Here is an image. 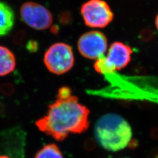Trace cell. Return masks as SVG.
<instances>
[{
    "instance_id": "e0dca14e",
    "label": "cell",
    "mask_w": 158,
    "mask_h": 158,
    "mask_svg": "<svg viewBox=\"0 0 158 158\" xmlns=\"http://www.w3.org/2000/svg\"><path fill=\"white\" fill-rule=\"evenodd\" d=\"M28 49L31 52H35L38 49V45L36 42L30 41L28 44Z\"/></svg>"
},
{
    "instance_id": "9a60e30c",
    "label": "cell",
    "mask_w": 158,
    "mask_h": 158,
    "mask_svg": "<svg viewBox=\"0 0 158 158\" xmlns=\"http://www.w3.org/2000/svg\"><path fill=\"white\" fill-rule=\"evenodd\" d=\"M85 148L87 151L93 150L95 148V143L91 139H88L85 142Z\"/></svg>"
},
{
    "instance_id": "2e32d148",
    "label": "cell",
    "mask_w": 158,
    "mask_h": 158,
    "mask_svg": "<svg viewBox=\"0 0 158 158\" xmlns=\"http://www.w3.org/2000/svg\"><path fill=\"white\" fill-rule=\"evenodd\" d=\"M70 16L69 15V14L68 12H64L62 14H61L60 19V22L66 23H69L70 21Z\"/></svg>"
},
{
    "instance_id": "ba28073f",
    "label": "cell",
    "mask_w": 158,
    "mask_h": 158,
    "mask_svg": "<svg viewBox=\"0 0 158 158\" xmlns=\"http://www.w3.org/2000/svg\"><path fill=\"white\" fill-rule=\"evenodd\" d=\"M26 133L22 129L14 128L4 134L6 152L12 158H23L25 153Z\"/></svg>"
},
{
    "instance_id": "30bf717a",
    "label": "cell",
    "mask_w": 158,
    "mask_h": 158,
    "mask_svg": "<svg viewBox=\"0 0 158 158\" xmlns=\"http://www.w3.org/2000/svg\"><path fill=\"white\" fill-rule=\"evenodd\" d=\"M16 58L10 49L0 46V76L11 73L16 68Z\"/></svg>"
},
{
    "instance_id": "7c38bea8",
    "label": "cell",
    "mask_w": 158,
    "mask_h": 158,
    "mask_svg": "<svg viewBox=\"0 0 158 158\" xmlns=\"http://www.w3.org/2000/svg\"><path fill=\"white\" fill-rule=\"evenodd\" d=\"M94 68L97 73L104 74L105 76L111 74L115 72L108 63L105 56L101 57L96 60Z\"/></svg>"
},
{
    "instance_id": "5b68a950",
    "label": "cell",
    "mask_w": 158,
    "mask_h": 158,
    "mask_svg": "<svg viewBox=\"0 0 158 158\" xmlns=\"http://www.w3.org/2000/svg\"><path fill=\"white\" fill-rule=\"evenodd\" d=\"M77 48L80 53L85 58L97 60L104 56L107 51V39L102 32L89 31L79 38Z\"/></svg>"
},
{
    "instance_id": "4fadbf2b",
    "label": "cell",
    "mask_w": 158,
    "mask_h": 158,
    "mask_svg": "<svg viewBox=\"0 0 158 158\" xmlns=\"http://www.w3.org/2000/svg\"><path fill=\"white\" fill-rule=\"evenodd\" d=\"M26 34L23 30H19L15 34L13 38V42L17 45H20L24 42Z\"/></svg>"
},
{
    "instance_id": "3957f363",
    "label": "cell",
    "mask_w": 158,
    "mask_h": 158,
    "mask_svg": "<svg viewBox=\"0 0 158 158\" xmlns=\"http://www.w3.org/2000/svg\"><path fill=\"white\" fill-rule=\"evenodd\" d=\"M44 62L52 73L61 75L70 71L74 64L72 48L67 44L58 42L51 45L46 51Z\"/></svg>"
},
{
    "instance_id": "6da1fadb",
    "label": "cell",
    "mask_w": 158,
    "mask_h": 158,
    "mask_svg": "<svg viewBox=\"0 0 158 158\" xmlns=\"http://www.w3.org/2000/svg\"><path fill=\"white\" fill-rule=\"evenodd\" d=\"M90 110L76 96L62 97L49 105L45 116L36 122L42 132L58 141L64 140L70 134H82L89 127Z\"/></svg>"
},
{
    "instance_id": "7a4b0ae2",
    "label": "cell",
    "mask_w": 158,
    "mask_h": 158,
    "mask_svg": "<svg viewBox=\"0 0 158 158\" xmlns=\"http://www.w3.org/2000/svg\"><path fill=\"white\" fill-rule=\"evenodd\" d=\"M94 136L102 148L110 152H118L130 145L132 131L130 124L123 117L109 113L97 121Z\"/></svg>"
},
{
    "instance_id": "9c48e42d",
    "label": "cell",
    "mask_w": 158,
    "mask_h": 158,
    "mask_svg": "<svg viewBox=\"0 0 158 158\" xmlns=\"http://www.w3.org/2000/svg\"><path fill=\"white\" fill-rule=\"evenodd\" d=\"M15 16L11 7L0 1V37L9 34L14 28Z\"/></svg>"
},
{
    "instance_id": "ffe728a7",
    "label": "cell",
    "mask_w": 158,
    "mask_h": 158,
    "mask_svg": "<svg viewBox=\"0 0 158 158\" xmlns=\"http://www.w3.org/2000/svg\"><path fill=\"white\" fill-rule=\"evenodd\" d=\"M0 158H11L10 156H6V155H1L0 156Z\"/></svg>"
},
{
    "instance_id": "52a82bcc",
    "label": "cell",
    "mask_w": 158,
    "mask_h": 158,
    "mask_svg": "<svg viewBox=\"0 0 158 158\" xmlns=\"http://www.w3.org/2000/svg\"><path fill=\"white\" fill-rule=\"evenodd\" d=\"M133 51L132 48L120 42L113 43L108 49L106 58L114 71L127 67L131 61Z\"/></svg>"
},
{
    "instance_id": "ac0fdd59",
    "label": "cell",
    "mask_w": 158,
    "mask_h": 158,
    "mask_svg": "<svg viewBox=\"0 0 158 158\" xmlns=\"http://www.w3.org/2000/svg\"><path fill=\"white\" fill-rule=\"evenodd\" d=\"M4 106L2 104H0V115H1L2 113H4Z\"/></svg>"
},
{
    "instance_id": "d6986e66",
    "label": "cell",
    "mask_w": 158,
    "mask_h": 158,
    "mask_svg": "<svg viewBox=\"0 0 158 158\" xmlns=\"http://www.w3.org/2000/svg\"><path fill=\"white\" fill-rule=\"evenodd\" d=\"M155 25H156V27L158 30V15H157V17L156 18V19H155Z\"/></svg>"
},
{
    "instance_id": "5bb4252c",
    "label": "cell",
    "mask_w": 158,
    "mask_h": 158,
    "mask_svg": "<svg viewBox=\"0 0 158 158\" xmlns=\"http://www.w3.org/2000/svg\"><path fill=\"white\" fill-rule=\"evenodd\" d=\"M1 90L3 93L6 95H11L14 91L13 86L10 84H4L1 87Z\"/></svg>"
},
{
    "instance_id": "8992f818",
    "label": "cell",
    "mask_w": 158,
    "mask_h": 158,
    "mask_svg": "<svg viewBox=\"0 0 158 158\" xmlns=\"http://www.w3.org/2000/svg\"><path fill=\"white\" fill-rule=\"evenodd\" d=\"M20 17L23 23L36 30H45L53 23L51 12L44 6L34 2L23 4L20 8Z\"/></svg>"
},
{
    "instance_id": "8fae6325",
    "label": "cell",
    "mask_w": 158,
    "mask_h": 158,
    "mask_svg": "<svg viewBox=\"0 0 158 158\" xmlns=\"http://www.w3.org/2000/svg\"><path fill=\"white\" fill-rule=\"evenodd\" d=\"M34 158H64L59 147L55 143L46 145L36 153Z\"/></svg>"
},
{
    "instance_id": "277c9868",
    "label": "cell",
    "mask_w": 158,
    "mask_h": 158,
    "mask_svg": "<svg viewBox=\"0 0 158 158\" xmlns=\"http://www.w3.org/2000/svg\"><path fill=\"white\" fill-rule=\"evenodd\" d=\"M80 12L85 25L93 28H104L114 18L110 6L103 0H89L81 6Z\"/></svg>"
},
{
    "instance_id": "44dd1931",
    "label": "cell",
    "mask_w": 158,
    "mask_h": 158,
    "mask_svg": "<svg viewBox=\"0 0 158 158\" xmlns=\"http://www.w3.org/2000/svg\"></svg>"
}]
</instances>
